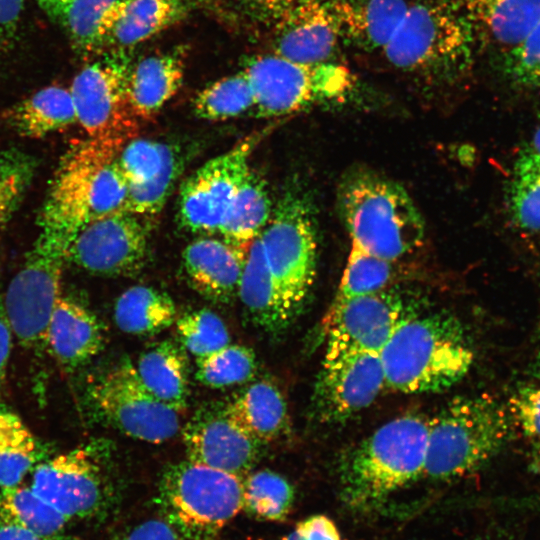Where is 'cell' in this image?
<instances>
[{
    "mask_svg": "<svg viewBox=\"0 0 540 540\" xmlns=\"http://www.w3.org/2000/svg\"><path fill=\"white\" fill-rule=\"evenodd\" d=\"M122 146L87 138L65 153L40 214V234L68 248L87 224L122 210L128 186L117 162Z\"/></svg>",
    "mask_w": 540,
    "mask_h": 540,
    "instance_id": "1",
    "label": "cell"
},
{
    "mask_svg": "<svg viewBox=\"0 0 540 540\" xmlns=\"http://www.w3.org/2000/svg\"><path fill=\"white\" fill-rule=\"evenodd\" d=\"M380 358L385 386L407 394L434 393L469 372L474 352L454 315L422 311L398 327Z\"/></svg>",
    "mask_w": 540,
    "mask_h": 540,
    "instance_id": "2",
    "label": "cell"
},
{
    "mask_svg": "<svg viewBox=\"0 0 540 540\" xmlns=\"http://www.w3.org/2000/svg\"><path fill=\"white\" fill-rule=\"evenodd\" d=\"M337 208L351 244L373 255L401 260L423 244L425 224L405 188L368 168L341 178Z\"/></svg>",
    "mask_w": 540,
    "mask_h": 540,
    "instance_id": "3",
    "label": "cell"
},
{
    "mask_svg": "<svg viewBox=\"0 0 540 540\" xmlns=\"http://www.w3.org/2000/svg\"><path fill=\"white\" fill-rule=\"evenodd\" d=\"M429 419L405 414L389 420L342 458L339 467L344 501L370 508L423 476Z\"/></svg>",
    "mask_w": 540,
    "mask_h": 540,
    "instance_id": "4",
    "label": "cell"
},
{
    "mask_svg": "<svg viewBox=\"0 0 540 540\" xmlns=\"http://www.w3.org/2000/svg\"><path fill=\"white\" fill-rule=\"evenodd\" d=\"M475 32L465 8L448 0H422L409 5L382 51L402 72L450 84L472 62Z\"/></svg>",
    "mask_w": 540,
    "mask_h": 540,
    "instance_id": "5",
    "label": "cell"
},
{
    "mask_svg": "<svg viewBox=\"0 0 540 540\" xmlns=\"http://www.w3.org/2000/svg\"><path fill=\"white\" fill-rule=\"evenodd\" d=\"M515 432L507 404L496 397H456L429 420L423 476L451 480L470 474L496 457Z\"/></svg>",
    "mask_w": 540,
    "mask_h": 540,
    "instance_id": "6",
    "label": "cell"
},
{
    "mask_svg": "<svg viewBox=\"0 0 540 540\" xmlns=\"http://www.w3.org/2000/svg\"><path fill=\"white\" fill-rule=\"evenodd\" d=\"M263 252L281 302L291 320L313 286L317 266L315 207L301 188L288 189L260 234Z\"/></svg>",
    "mask_w": 540,
    "mask_h": 540,
    "instance_id": "7",
    "label": "cell"
},
{
    "mask_svg": "<svg viewBox=\"0 0 540 540\" xmlns=\"http://www.w3.org/2000/svg\"><path fill=\"white\" fill-rule=\"evenodd\" d=\"M159 500L178 532L206 539L243 509V479L187 459L163 472Z\"/></svg>",
    "mask_w": 540,
    "mask_h": 540,
    "instance_id": "8",
    "label": "cell"
},
{
    "mask_svg": "<svg viewBox=\"0 0 540 540\" xmlns=\"http://www.w3.org/2000/svg\"><path fill=\"white\" fill-rule=\"evenodd\" d=\"M243 70L254 93L253 112L259 118L284 117L344 100L354 86L352 74L341 65L304 64L274 52L250 58Z\"/></svg>",
    "mask_w": 540,
    "mask_h": 540,
    "instance_id": "9",
    "label": "cell"
},
{
    "mask_svg": "<svg viewBox=\"0 0 540 540\" xmlns=\"http://www.w3.org/2000/svg\"><path fill=\"white\" fill-rule=\"evenodd\" d=\"M426 306L423 296L399 284L332 303L324 319V357L348 352L380 354L398 327Z\"/></svg>",
    "mask_w": 540,
    "mask_h": 540,
    "instance_id": "10",
    "label": "cell"
},
{
    "mask_svg": "<svg viewBox=\"0 0 540 540\" xmlns=\"http://www.w3.org/2000/svg\"><path fill=\"white\" fill-rule=\"evenodd\" d=\"M67 248L39 233L3 298L12 332L33 351L47 350V332L61 295Z\"/></svg>",
    "mask_w": 540,
    "mask_h": 540,
    "instance_id": "11",
    "label": "cell"
},
{
    "mask_svg": "<svg viewBox=\"0 0 540 540\" xmlns=\"http://www.w3.org/2000/svg\"><path fill=\"white\" fill-rule=\"evenodd\" d=\"M130 69L124 51L109 50L73 79L69 89L77 124L89 139L124 145L136 134L139 120L128 95Z\"/></svg>",
    "mask_w": 540,
    "mask_h": 540,
    "instance_id": "12",
    "label": "cell"
},
{
    "mask_svg": "<svg viewBox=\"0 0 540 540\" xmlns=\"http://www.w3.org/2000/svg\"><path fill=\"white\" fill-rule=\"evenodd\" d=\"M89 396L109 424L132 438L162 443L180 430L179 412L145 387L128 357L101 374L89 388Z\"/></svg>",
    "mask_w": 540,
    "mask_h": 540,
    "instance_id": "13",
    "label": "cell"
},
{
    "mask_svg": "<svg viewBox=\"0 0 540 540\" xmlns=\"http://www.w3.org/2000/svg\"><path fill=\"white\" fill-rule=\"evenodd\" d=\"M107 447L91 444L41 461L30 487L71 522L104 511L110 496Z\"/></svg>",
    "mask_w": 540,
    "mask_h": 540,
    "instance_id": "14",
    "label": "cell"
},
{
    "mask_svg": "<svg viewBox=\"0 0 540 540\" xmlns=\"http://www.w3.org/2000/svg\"><path fill=\"white\" fill-rule=\"evenodd\" d=\"M264 135L262 131L244 137L183 181L179 190L178 221L184 229L206 236L218 232L250 168V156Z\"/></svg>",
    "mask_w": 540,
    "mask_h": 540,
    "instance_id": "15",
    "label": "cell"
},
{
    "mask_svg": "<svg viewBox=\"0 0 540 540\" xmlns=\"http://www.w3.org/2000/svg\"><path fill=\"white\" fill-rule=\"evenodd\" d=\"M147 252L148 228L142 217L119 210L83 227L66 258L94 275L131 276L143 268Z\"/></svg>",
    "mask_w": 540,
    "mask_h": 540,
    "instance_id": "16",
    "label": "cell"
},
{
    "mask_svg": "<svg viewBox=\"0 0 540 540\" xmlns=\"http://www.w3.org/2000/svg\"><path fill=\"white\" fill-rule=\"evenodd\" d=\"M385 386L379 353L348 352L324 357L312 405L322 423H340L370 406Z\"/></svg>",
    "mask_w": 540,
    "mask_h": 540,
    "instance_id": "17",
    "label": "cell"
},
{
    "mask_svg": "<svg viewBox=\"0 0 540 540\" xmlns=\"http://www.w3.org/2000/svg\"><path fill=\"white\" fill-rule=\"evenodd\" d=\"M187 459L242 479L260 456L262 446L238 428L224 409L200 410L183 428Z\"/></svg>",
    "mask_w": 540,
    "mask_h": 540,
    "instance_id": "18",
    "label": "cell"
},
{
    "mask_svg": "<svg viewBox=\"0 0 540 540\" xmlns=\"http://www.w3.org/2000/svg\"><path fill=\"white\" fill-rule=\"evenodd\" d=\"M340 37L329 1L297 0L275 23L274 53L304 64L325 63Z\"/></svg>",
    "mask_w": 540,
    "mask_h": 540,
    "instance_id": "19",
    "label": "cell"
},
{
    "mask_svg": "<svg viewBox=\"0 0 540 540\" xmlns=\"http://www.w3.org/2000/svg\"><path fill=\"white\" fill-rule=\"evenodd\" d=\"M247 251L221 238L205 236L195 239L186 246L182 255L190 285L210 301L232 302L238 296Z\"/></svg>",
    "mask_w": 540,
    "mask_h": 540,
    "instance_id": "20",
    "label": "cell"
},
{
    "mask_svg": "<svg viewBox=\"0 0 540 540\" xmlns=\"http://www.w3.org/2000/svg\"><path fill=\"white\" fill-rule=\"evenodd\" d=\"M105 328L83 305L61 296L47 332V350L67 370L92 360L104 347Z\"/></svg>",
    "mask_w": 540,
    "mask_h": 540,
    "instance_id": "21",
    "label": "cell"
},
{
    "mask_svg": "<svg viewBox=\"0 0 540 540\" xmlns=\"http://www.w3.org/2000/svg\"><path fill=\"white\" fill-rule=\"evenodd\" d=\"M65 32L81 56L102 54L125 0H66L38 2Z\"/></svg>",
    "mask_w": 540,
    "mask_h": 540,
    "instance_id": "22",
    "label": "cell"
},
{
    "mask_svg": "<svg viewBox=\"0 0 540 540\" xmlns=\"http://www.w3.org/2000/svg\"><path fill=\"white\" fill-rule=\"evenodd\" d=\"M224 412L243 432L259 444L276 441L290 429L285 398L268 379L258 380L228 403Z\"/></svg>",
    "mask_w": 540,
    "mask_h": 540,
    "instance_id": "23",
    "label": "cell"
},
{
    "mask_svg": "<svg viewBox=\"0 0 540 540\" xmlns=\"http://www.w3.org/2000/svg\"><path fill=\"white\" fill-rule=\"evenodd\" d=\"M184 68V53L179 49L149 55L131 67L128 95L139 121L154 118L178 92Z\"/></svg>",
    "mask_w": 540,
    "mask_h": 540,
    "instance_id": "24",
    "label": "cell"
},
{
    "mask_svg": "<svg viewBox=\"0 0 540 540\" xmlns=\"http://www.w3.org/2000/svg\"><path fill=\"white\" fill-rule=\"evenodd\" d=\"M341 37L366 50L383 49L402 21L406 0L329 1Z\"/></svg>",
    "mask_w": 540,
    "mask_h": 540,
    "instance_id": "25",
    "label": "cell"
},
{
    "mask_svg": "<svg viewBox=\"0 0 540 540\" xmlns=\"http://www.w3.org/2000/svg\"><path fill=\"white\" fill-rule=\"evenodd\" d=\"M135 368L145 387L161 402L183 411L188 403L190 366L186 349L172 340L146 348Z\"/></svg>",
    "mask_w": 540,
    "mask_h": 540,
    "instance_id": "26",
    "label": "cell"
},
{
    "mask_svg": "<svg viewBox=\"0 0 540 540\" xmlns=\"http://www.w3.org/2000/svg\"><path fill=\"white\" fill-rule=\"evenodd\" d=\"M238 296L248 318L267 332H279L291 321L266 261L260 235L248 248Z\"/></svg>",
    "mask_w": 540,
    "mask_h": 540,
    "instance_id": "27",
    "label": "cell"
},
{
    "mask_svg": "<svg viewBox=\"0 0 540 540\" xmlns=\"http://www.w3.org/2000/svg\"><path fill=\"white\" fill-rule=\"evenodd\" d=\"M195 4L196 0H125L106 48H132L182 20Z\"/></svg>",
    "mask_w": 540,
    "mask_h": 540,
    "instance_id": "28",
    "label": "cell"
},
{
    "mask_svg": "<svg viewBox=\"0 0 540 540\" xmlns=\"http://www.w3.org/2000/svg\"><path fill=\"white\" fill-rule=\"evenodd\" d=\"M5 120L18 134L43 138L77 124L70 89L51 85L10 107Z\"/></svg>",
    "mask_w": 540,
    "mask_h": 540,
    "instance_id": "29",
    "label": "cell"
},
{
    "mask_svg": "<svg viewBox=\"0 0 540 540\" xmlns=\"http://www.w3.org/2000/svg\"><path fill=\"white\" fill-rule=\"evenodd\" d=\"M273 212L265 179L249 168L218 229L221 239L248 250L262 233Z\"/></svg>",
    "mask_w": 540,
    "mask_h": 540,
    "instance_id": "30",
    "label": "cell"
},
{
    "mask_svg": "<svg viewBox=\"0 0 540 540\" xmlns=\"http://www.w3.org/2000/svg\"><path fill=\"white\" fill-rule=\"evenodd\" d=\"M464 8L475 31L509 49L540 21V0H464Z\"/></svg>",
    "mask_w": 540,
    "mask_h": 540,
    "instance_id": "31",
    "label": "cell"
},
{
    "mask_svg": "<svg viewBox=\"0 0 540 540\" xmlns=\"http://www.w3.org/2000/svg\"><path fill=\"white\" fill-rule=\"evenodd\" d=\"M114 319L117 327L130 335L151 336L170 327L176 320L172 298L147 285H135L116 300Z\"/></svg>",
    "mask_w": 540,
    "mask_h": 540,
    "instance_id": "32",
    "label": "cell"
},
{
    "mask_svg": "<svg viewBox=\"0 0 540 540\" xmlns=\"http://www.w3.org/2000/svg\"><path fill=\"white\" fill-rule=\"evenodd\" d=\"M0 518L49 540H69L71 521L34 492L30 485L0 489Z\"/></svg>",
    "mask_w": 540,
    "mask_h": 540,
    "instance_id": "33",
    "label": "cell"
},
{
    "mask_svg": "<svg viewBox=\"0 0 540 540\" xmlns=\"http://www.w3.org/2000/svg\"><path fill=\"white\" fill-rule=\"evenodd\" d=\"M42 461V448L16 414L0 410V489L22 484Z\"/></svg>",
    "mask_w": 540,
    "mask_h": 540,
    "instance_id": "34",
    "label": "cell"
},
{
    "mask_svg": "<svg viewBox=\"0 0 540 540\" xmlns=\"http://www.w3.org/2000/svg\"><path fill=\"white\" fill-rule=\"evenodd\" d=\"M402 271L400 260L385 259L351 244L347 263L332 303L397 285Z\"/></svg>",
    "mask_w": 540,
    "mask_h": 540,
    "instance_id": "35",
    "label": "cell"
},
{
    "mask_svg": "<svg viewBox=\"0 0 540 540\" xmlns=\"http://www.w3.org/2000/svg\"><path fill=\"white\" fill-rule=\"evenodd\" d=\"M508 206L519 228L540 231V157L529 147L520 152L514 164Z\"/></svg>",
    "mask_w": 540,
    "mask_h": 540,
    "instance_id": "36",
    "label": "cell"
},
{
    "mask_svg": "<svg viewBox=\"0 0 540 540\" xmlns=\"http://www.w3.org/2000/svg\"><path fill=\"white\" fill-rule=\"evenodd\" d=\"M254 93L247 74L241 71L219 79L201 90L193 102L197 117L227 120L253 110Z\"/></svg>",
    "mask_w": 540,
    "mask_h": 540,
    "instance_id": "37",
    "label": "cell"
},
{
    "mask_svg": "<svg viewBox=\"0 0 540 540\" xmlns=\"http://www.w3.org/2000/svg\"><path fill=\"white\" fill-rule=\"evenodd\" d=\"M294 489L282 475L271 470H259L243 479V509L254 516L281 521L290 513Z\"/></svg>",
    "mask_w": 540,
    "mask_h": 540,
    "instance_id": "38",
    "label": "cell"
},
{
    "mask_svg": "<svg viewBox=\"0 0 540 540\" xmlns=\"http://www.w3.org/2000/svg\"><path fill=\"white\" fill-rule=\"evenodd\" d=\"M256 370V356L251 348L228 344L197 357L195 377L207 387L227 388L248 382Z\"/></svg>",
    "mask_w": 540,
    "mask_h": 540,
    "instance_id": "39",
    "label": "cell"
},
{
    "mask_svg": "<svg viewBox=\"0 0 540 540\" xmlns=\"http://www.w3.org/2000/svg\"><path fill=\"white\" fill-rule=\"evenodd\" d=\"M36 169L31 154L15 147L0 149V232L23 201Z\"/></svg>",
    "mask_w": 540,
    "mask_h": 540,
    "instance_id": "40",
    "label": "cell"
},
{
    "mask_svg": "<svg viewBox=\"0 0 540 540\" xmlns=\"http://www.w3.org/2000/svg\"><path fill=\"white\" fill-rule=\"evenodd\" d=\"M179 341L187 352L205 356L230 344L226 324L207 308L183 313L175 320Z\"/></svg>",
    "mask_w": 540,
    "mask_h": 540,
    "instance_id": "41",
    "label": "cell"
},
{
    "mask_svg": "<svg viewBox=\"0 0 540 540\" xmlns=\"http://www.w3.org/2000/svg\"><path fill=\"white\" fill-rule=\"evenodd\" d=\"M182 169L176 152L150 180L141 184H128L123 211L138 216H153L161 211Z\"/></svg>",
    "mask_w": 540,
    "mask_h": 540,
    "instance_id": "42",
    "label": "cell"
},
{
    "mask_svg": "<svg viewBox=\"0 0 540 540\" xmlns=\"http://www.w3.org/2000/svg\"><path fill=\"white\" fill-rule=\"evenodd\" d=\"M176 153L172 146L150 139H130L120 149L117 162L128 184L154 177Z\"/></svg>",
    "mask_w": 540,
    "mask_h": 540,
    "instance_id": "43",
    "label": "cell"
},
{
    "mask_svg": "<svg viewBox=\"0 0 540 540\" xmlns=\"http://www.w3.org/2000/svg\"><path fill=\"white\" fill-rule=\"evenodd\" d=\"M504 71L513 83L540 90V21L506 54Z\"/></svg>",
    "mask_w": 540,
    "mask_h": 540,
    "instance_id": "44",
    "label": "cell"
},
{
    "mask_svg": "<svg viewBox=\"0 0 540 540\" xmlns=\"http://www.w3.org/2000/svg\"><path fill=\"white\" fill-rule=\"evenodd\" d=\"M506 404L516 429L540 441V387L522 386Z\"/></svg>",
    "mask_w": 540,
    "mask_h": 540,
    "instance_id": "45",
    "label": "cell"
},
{
    "mask_svg": "<svg viewBox=\"0 0 540 540\" xmlns=\"http://www.w3.org/2000/svg\"><path fill=\"white\" fill-rule=\"evenodd\" d=\"M284 540H347L332 519L316 514L298 522Z\"/></svg>",
    "mask_w": 540,
    "mask_h": 540,
    "instance_id": "46",
    "label": "cell"
},
{
    "mask_svg": "<svg viewBox=\"0 0 540 540\" xmlns=\"http://www.w3.org/2000/svg\"><path fill=\"white\" fill-rule=\"evenodd\" d=\"M114 540H180V536L169 521L153 518L134 525Z\"/></svg>",
    "mask_w": 540,
    "mask_h": 540,
    "instance_id": "47",
    "label": "cell"
},
{
    "mask_svg": "<svg viewBox=\"0 0 540 540\" xmlns=\"http://www.w3.org/2000/svg\"><path fill=\"white\" fill-rule=\"evenodd\" d=\"M253 19L275 24L297 0H232Z\"/></svg>",
    "mask_w": 540,
    "mask_h": 540,
    "instance_id": "48",
    "label": "cell"
},
{
    "mask_svg": "<svg viewBox=\"0 0 540 540\" xmlns=\"http://www.w3.org/2000/svg\"><path fill=\"white\" fill-rule=\"evenodd\" d=\"M24 0H0V56L13 45L19 27Z\"/></svg>",
    "mask_w": 540,
    "mask_h": 540,
    "instance_id": "49",
    "label": "cell"
},
{
    "mask_svg": "<svg viewBox=\"0 0 540 540\" xmlns=\"http://www.w3.org/2000/svg\"><path fill=\"white\" fill-rule=\"evenodd\" d=\"M12 329L0 298V382L4 379L12 347Z\"/></svg>",
    "mask_w": 540,
    "mask_h": 540,
    "instance_id": "50",
    "label": "cell"
},
{
    "mask_svg": "<svg viewBox=\"0 0 540 540\" xmlns=\"http://www.w3.org/2000/svg\"><path fill=\"white\" fill-rule=\"evenodd\" d=\"M0 540H49L29 529L0 518Z\"/></svg>",
    "mask_w": 540,
    "mask_h": 540,
    "instance_id": "51",
    "label": "cell"
},
{
    "mask_svg": "<svg viewBox=\"0 0 540 540\" xmlns=\"http://www.w3.org/2000/svg\"><path fill=\"white\" fill-rule=\"evenodd\" d=\"M529 148L540 157V126L535 131Z\"/></svg>",
    "mask_w": 540,
    "mask_h": 540,
    "instance_id": "52",
    "label": "cell"
},
{
    "mask_svg": "<svg viewBox=\"0 0 540 540\" xmlns=\"http://www.w3.org/2000/svg\"><path fill=\"white\" fill-rule=\"evenodd\" d=\"M532 374L534 377L540 379V350L538 351L534 363L532 365Z\"/></svg>",
    "mask_w": 540,
    "mask_h": 540,
    "instance_id": "53",
    "label": "cell"
},
{
    "mask_svg": "<svg viewBox=\"0 0 540 540\" xmlns=\"http://www.w3.org/2000/svg\"><path fill=\"white\" fill-rule=\"evenodd\" d=\"M534 464L537 467H540V441H538L535 452H534Z\"/></svg>",
    "mask_w": 540,
    "mask_h": 540,
    "instance_id": "54",
    "label": "cell"
},
{
    "mask_svg": "<svg viewBox=\"0 0 540 540\" xmlns=\"http://www.w3.org/2000/svg\"><path fill=\"white\" fill-rule=\"evenodd\" d=\"M37 2L45 1V0H36ZM51 1H66V0H51Z\"/></svg>",
    "mask_w": 540,
    "mask_h": 540,
    "instance_id": "55",
    "label": "cell"
},
{
    "mask_svg": "<svg viewBox=\"0 0 540 540\" xmlns=\"http://www.w3.org/2000/svg\"><path fill=\"white\" fill-rule=\"evenodd\" d=\"M484 540H501V539H484Z\"/></svg>",
    "mask_w": 540,
    "mask_h": 540,
    "instance_id": "56",
    "label": "cell"
}]
</instances>
